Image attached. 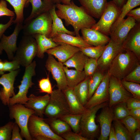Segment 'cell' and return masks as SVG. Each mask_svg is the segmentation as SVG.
Returning a JSON list of instances; mask_svg holds the SVG:
<instances>
[{
    "label": "cell",
    "mask_w": 140,
    "mask_h": 140,
    "mask_svg": "<svg viewBox=\"0 0 140 140\" xmlns=\"http://www.w3.org/2000/svg\"><path fill=\"white\" fill-rule=\"evenodd\" d=\"M20 69L3 74L0 77V84L3 87L0 90V99L4 105H9L10 99L15 95L14 84Z\"/></svg>",
    "instance_id": "13"
},
{
    "label": "cell",
    "mask_w": 140,
    "mask_h": 140,
    "mask_svg": "<svg viewBox=\"0 0 140 140\" xmlns=\"http://www.w3.org/2000/svg\"><path fill=\"white\" fill-rule=\"evenodd\" d=\"M38 86L40 93L50 95L53 91L49 75L46 78H43L38 81Z\"/></svg>",
    "instance_id": "44"
},
{
    "label": "cell",
    "mask_w": 140,
    "mask_h": 140,
    "mask_svg": "<svg viewBox=\"0 0 140 140\" xmlns=\"http://www.w3.org/2000/svg\"><path fill=\"white\" fill-rule=\"evenodd\" d=\"M69 114V107L63 91L58 89L53 90L44 115L48 118H60Z\"/></svg>",
    "instance_id": "3"
},
{
    "label": "cell",
    "mask_w": 140,
    "mask_h": 140,
    "mask_svg": "<svg viewBox=\"0 0 140 140\" xmlns=\"http://www.w3.org/2000/svg\"><path fill=\"white\" fill-rule=\"evenodd\" d=\"M114 118L112 108L110 107L108 105L102 108L97 118V121L100 124V134L98 140H108L112 123Z\"/></svg>",
    "instance_id": "17"
},
{
    "label": "cell",
    "mask_w": 140,
    "mask_h": 140,
    "mask_svg": "<svg viewBox=\"0 0 140 140\" xmlns=\"http://www.w3.org/2000/svg\"><path fill=\"white\" fill-rule=\"evenodd\" d=\"M10 17L15 16V12L7 8L6 1L1 0L0 2V17L2 16Z\"/></svg>",
    "instance_id": "48"
},
{
    "label": "cell",
    "mask_w": 140,
    "mask_h": 140,
    "mask_svg": "<svg viewBox=\"0 0 140 140\" xmlns=\"http://www.w3.org/2000/svg\"><path fill=\"white\" fill-rule=\"evenodd\" d=\"M67 99L69 107L71 114H82L87 110L79 100L73 89L68 87L62 91Z\"/></svg>",
    "instance_id": "27"
},
{
    "label": "cell",
    "mask_w": 140,
    "mask_h": 140,
    "mask_svg": "<svg viewBox=\"0 0 140 140\" xmlns=\"http://www.w3.org/2000/svg\"><path fill=\"white\" fill-rule=\"evenodd\" d=\"M128 109H132L140 108V98L133 97L129 98L126 102Z\"/></svg>",
    "instance_id": "49"
},
{
    "label": "cell",
    "mask_w": 140,
    "mask_h": 140,
    "mask_svg": "<svg viewBox=\"0 0 140 140\" xmlns=\"http://www.w3.org/2000/svg\"><path fill=\"white\" fill-rule=\"evenodd\" d=\"M106 45L93 46L80 49V50L88 57L97 60L102 54L106 48Z\"/></svg>",
    "instance_id": "38"
},
{
    "label": "cell",
    "mask_w": 140,
    "mask_h": 140,
    "mask_svg": "<svg viewBox=\"0 0 140 140\" xmlns=\"http://www.w3.org/2000/svg\"><path fill=\"white\" fill-rule=\"evenodd\" d=\"M115 4L121 9L125 4V0H113Z\"/></svg>",
    "instance_id": "56"
},
{
    "label": "cell",
    "mask_w": 140,
    "mask_h": 140,
    "mask_svg": "<svg viewBox=\"0 0 140 140\" xmlns=\"http://www.w3.org/2000/svg\"><path fill=\"white\" fill-rule=\"evenodd\" d=\"M8 2L13 7L16 18L13 24H23L24 21V9L28 0H4Z\"/></svg>",
    "instance_id": "33"
},
{
    "label": "cell",
    "mask_w": 140,
    "mask_h": 140,
    "mask_svg": "<svg viewBox=\"0 0 140 140\" xmlns=\"http://www.w3.org/2000/svg\"><path fill=\"white\" fill-rule=\"evenodd\" d=\"M32 36L37 43V52L36 56L38 58H43L46 51L59 45L54 41L52 38H48L44 35L37 34Z\"/></svg>",
    "instance_id": "26"
},
{
    "label": "cell",
    "mask_w": 140,
    "mask_h": 140,
    "mask_svg": "<svg viewBox=\"0 0 140 140\" xmlns=\"http://www.w3.org/2000/svg\"><path fill=\"white\" fill-rule=\"evenodd\" d=\"M106 102L87 109L82 114L81 119L79 134L88 140H93L97 137L99 132V126L95 122L96 113L98 111L108 105Z\"/></svg>",
    "instance_id": "5"
},
{
    "label": "cell",
    "mask_w": 140,
    "mask_h": 140,
    "mask_svg": "<svg viewBox=\"0 0 140 140\" xmlns=\"http://www.w3.org/2000/svg\"><path fill=\"white\" fill-rule=\"evenodd\" d=\"M133 18L128 16L123 19L110 34L111 39L119 44H122L131 29L137 23Z\"/></svg>",
    "instance_id": "18"
},
{
    "label": "cell",
    "mask_w": 140,
    "mask_h": 140,
    "mask_svg": "<svg viewBox=\"0 0 140 140\" xmlns=\"http://www.w3.org/2000/svg\"><path fill=\"white\" fill-rule=\"evenodd\" d=\"M80 50L78 47L64 44L48 50L46 53L54 56L59 61L63 63Z\"/></svg>",
    "instance_id": "22"
},
{
    "label": "cell",
    "mask_w": 140,
    "mask_h": 140,
    "mask_svg": "<svg viewBox=\"0 0 140 140\" xmlns=\"http://www.w3.org/2000/svg\"><path fill=\"white\" fill-rule=\"evenodd\" d=\"M131 134L140 128V122L130 115L120 121Z\"/></svg>",
    "instance_id": "40"
},
{
    "label": "cell",
    "mask_w": 140,
    "mask_h": 140,
    "mask_svg": "<svg viewBox=\"0 0 140 140\" xmlns=\"http://www.w3.org/2000/svg\"><path fill=\"white\" fill-rule=\"evenodd\" d=\"M89 57L80 50L63 63L68 68L72 67L80 71H83L85 63Z\"/></svg>",
    "instance_id": "30"
},
{
    "label": "cell",
    "mask_w": 140,
    "mask_h": 140,
    "mask_svg": "<svg viewBox=\"0 0 140 140\" xmlns=\"http://www.w3.org/2000/svg\"><path fill=\"white\" fill-rule=\"evenodd\" d=\"M82 114H69L60 119L66 122L70 126L73 132L79 134L80 124Z\"/></svg>",
    "instance_id": "36"
},
{
    "label": "cell",
    "mask_w": 140,
    "mask_h": 140,
    "mask_svg": "<svg viewBox=\"0 0 140 140\" xmlns=\"http://www.w3.org/2000/svg\"><path fill=\"white\" fill-rule=\"evenodd\" d=\"M9 116L14 119L15 122L20 130V134L26 140H32L28 129V124L30 116L35 114L34 111L26 107L23 104L16 103L9 106Z\"/></svg>",
    "instance_id": "9"
},
{
    "label": "cell",
    "mask_w": 140,
    "mask_h": 140,
    "mask_svg": "<svg viewBox=\"0 0 140 140\" xmlns=\"http://www.w3.org/2000/svg\"><path fill=\"white\" fill-rule=\"evenodd\" d=\"M132 140H140V129H138L131 134Z\"/></svg>",
    "instance_id": "55"
},
{
    "label": "cell",
    "mask_w": 140,
    "mask_h": 140,
    "mask_svg": "<svg viewBox=\"0 0 140 140\" xmlns=\"http://www.w3.org/2000/svg\"><path fill=\"white\" fill-rule=\"evenodd\" d=\"M4 66V62L2 61L1 59H0V71H3Z\"/></svg>",
    "instance_id": "57"
},
{
    "label": "cell",
    "mask_w": 140,
    "mask_h": 140,
    "mask_svg": "<svg viewBox=\"0 0 140 140\" xmlns=\"http://www.w3.org/2000/svg\"><path fill=\"white\" fill-rule=\"evenodd\" d=\"M0 1H1V0H0Z\"/></svg>",
    "instance_id": "61"
},
{
    "label": "cell",
    "mask_w": 140,
    "mask_h": 140,
    "mask_svg": "<svg viewBox=\"0 0 140 140\" xmlns=\"http://www.w3.org/2000/svg\"><path fill=\"white\" fill-rule=\"evenodd\" d=\"M121 12V9L113 1L108 2L100 20L91 28L107 36L110 35L112 26Z\"/></svg>",
    "instance_id": "10"
},
{
    "label": "cell",
    "mask_w": 140,
    "mask_h": 140,
    "mask_svg": "<svg viewBox=\"0 0 140 140\" xmlns=\"http://www.w3.org/2000/svg\"><path fill=\"white\" fill-rule=\"evenodd\" d=\"M44 120L49 125L52 130L60 136L66 132L71 131V129L69 125L60 118H44Z\"/></svg>",
    "instance_id": "32"
},
{
    "label": "cell",
    "mask_w": 140,
    "mask_h": 140,
    "mask_svg": "<svg viewBox=\"0 0 140 140\" xmlns=\"http://www.w3.org/2000/svg\"><path fill=\"white\" fill-rule=\"evenodd\" d=\"M124 80L138 83H140V65H138L123 79Z\"/></svg>",
    "instance_id": "45"
},
{
    "label": "cell",
    "mask_w": 140,
    "mask_h": 140,
    "mask_svg": "<svg viewBox=\"0 0 140 140\" xmlns=\"http://www.w3.org/2000/svg\"><path fill=\"white\" fill-rule=\"evenodd\" d=\"M110 75L108 73L104 74L103 78L94 94L84 106L87 109L109 102L108 87Z\"/></svg>",
    "instance_id": "16"
},
{
    "label": "cell",
    "mask_w": 140,
    "mask_h": 140,
    "mask_svg": "<svg viewBox=\"0 0 140 140\" xmlns=\"http://www.w3.org/2000/svg\"><path fill=\"white\" fill-rule=\"evenodd\" d=\"M24 24L22 29L24 35L39 34L50 38L52 19L49 11L42 13Z\"/></svg>",
    "instance_id": "6"
},
{
    "label": "cell",
    "mask_w": 140,
    "mask_h": 140,
    "mask_svg": "<svg viewBox=\"0 0 140 140\" xmlns=\"http://www.w3.org/2000/svg\"><path fill=\"white\" fill-rule=\"evenodd\" d=\"M28 97L25 106L33 110L35 114L43 118L45 110L49 101L50 95L47 94L43 96H37L31 94Z\"/></svg>",
    "instance_id": "21"
},
{
    "label": "cell",
    "mask_w": 140,
    "mask_h": 140,
    "mask_svg": "<svg viewBox=\"0 0 140 140\" xmlns=\"http://www.w3.org/2000/svg\"><path fill=\"white\" fill-rule=\"evenodd\" d=\"M87 13L93 17L99 19L108 2L107 0H79Z\"/></svg>",
    "instance_id": "23"
},
{
    "label": "cell",
    "mask_w": 140,
    "mask_h": 140,
    "mask_svg": "<svg viewBox=\"0 0 140 140\" xmlns=\"http://www.w3.org/2000/svg\"><path fill=\"white\" fill-rule=\"evenodd\" d=\"M55 6L58 16L64 20L66 26H73L76 36H80L79 31L81 29L90 28L96 23L82 6H77L73 1L68 4L57 3Z\"/></svg>",
    "instance_id": "1"
},
{
    "label": "cell",
    "mask_w": 140,
    "mask_h": 140,
    "mask_svg": "<svg viewBox=\"0 0 140 140\" xmlns=\"http://www.w3.org/2000/svg\"><path fill=\"white\" fill-rule=\"evenodd\" d=\"M126 16L133 18L137 22H140V8L131 10L127 13Z\"/></svg>",
    "instance_id": "52"
},
{
    "label": "cell",
    "mask_w": 140,
    "mask_h": 140,
    "mask_svg": "<svg viewBox=\"0 0 140 140\" xmlns=\"http://www.w3.org/2000/svg\"><path fill=\"white\" fill-rule=\"evenodd\" d=\"M138 60L133 52L123 48L113 60L107 73L121 80L139 64Z\"/></svg>",
    "instance_id": "2"
},
{
    "label": "cell",
    "mask_w": 140,
    "mask_h": 140,
    "mask_svg": "<svg viewBox=\"0 0 140 140\" xmlns=\"http://www.w3.org/2000/svg\"><path fill=\"white\" fill-rule=\"evenodd\" d=\"M104 75L102 72H96L90 77L88 82V100L92 96L103 79Z\"/></svg>",
    "instance_id": "37"
},
{
    "label": "cell",
    "mask_w": 140,
    "mask_h": 140,
    "mask_svg": "<svg viewBox=\"0 0 140 140\" xmlns=\"http://www.w3.org/2000/svg\"><path fill=\"white\" fill-rule=\"evenodd\" d=\"M108 92V106L110 108L118 103L126 102L129 98L133 97L123 87L121 80L111 76L109 78Z\"/></svg>",
    "instance_id": "11"
},
{
    "label": "cell",
    "mask_w": 140,
    "mask_h": 140,
    "mask_svg": "<svg viewBox=\"0 0 140 140\" xmlns=\"http://www.w3.org/2000/svg\"><path fill=\"white\" fill-rule=\"evenodd\" d=\"M15 123L9 122L0 127V140H10L12 128Z\"/></svg>",
    "instance_id": "43"
},
{
    "label": "cell",
    "mask_w": 140,
    "mask_h": 140,
    "mask_svg": "<svg viewBox=\"0 0 140 140\" xmlns=\"http://www.w3.org/2000/svg\"><path fill=\"white\" fill-rule=\"evenodd\" d=\"M90 77H87L73 88L75 96L84 106L88 100V82Z\"/></svg>",
    "instance_id": "31"
},
{
    "label": "cell",
    "mask_w": 140,
    "mask_h": 140,
    "mask_svg": "<svg viewBox=\"0 0 140 140\" xmlns=\"http://www.w3.org/2000/svg\"><path fill=\"white\" fill-rule=\"evenodd\" d=\"M60 136L64 140H88L79 134L72 132L71 131L66 132L61 135Z\"/></svg>",
    "instance_id": "47"
},
{
    "label": "cell",
    "mask_w": 140,
    "mask_h": 140,
    "mask_svg": "<svg viewBox=\"0 0 140 140\" xmlns=\"http://www.w3.org/2000/svg\"><path fill=\"white\" fill-rule=\"evenodd\" d=\"M71 0H61V2L65 4H68L70 3Z\"/></svg>",
    "instance_id": "58"
},
{
    "label": "cell",
    "mask_w": 140,
    "mask_h": 140,
    "mask_svg": "<svg viewBox=\"0 0 140 140\" xmlns=\"http://www.w3.org/2000/svg\"><path fill=\"white\" fill-rule=\"evenodd\" d=\"M15 16L10 17L8 22L6 24H0V40L4 33L11 25L13 24Z\"/></svg>",
    "instance_id": "51"
},
{
    "label": "cell",
    "mask_w": 140,
    "mask_h": 140,
    "mask_svg": "<svg viewBox=\"0 0 140 140\" xmlns=\"http://www.w3.org/2000/svg\"><path fill=\"white\" fill-rule=\"evenodd\" d=\"M98 68L97 60L92 58H89L84 65V71L87 77L92 75Z\"/></svg>",
    "instance_id": "42"
},
{
    "label": "cell",
    "mask_w": 140,
    "mask_h": 140,
    "mask_svg": "<svg viewBox=\"0 0 140 140\" xmlns=\"http://www.w3.org/2000/svg\"><path fill=\"white\" fill-rule=\"evenodd\" d=\"M28 129L32 140H64L52 130L43 118L35 114L32 115L29 118Z\"/></svg>",
    "instance_id": "4"
},
{
    "label": "cell",
    "mask_w": 140,
    "mask_h": 140,
    "mask_svg": "<svg viewBox=\"0 0 140 140\" xmlns=\"http://www.w3.org/2000/svg\"><path fill=\"white\" fill-rule=\"evenodd\" d=\"M52 39L58 45L67 44L80 48L93 46L87 43L82 37L75 36L65 33H58Z\"/></svg>",
    "instance_id": "24"
},
{
    "label": "cell",
    "mask_w": 140,
    "mask_h": 140,
    "mask_svg": "<svg viewBox=\"0 0 140 140\" xmlns=\"http://www.w3.org/2000/svg\"><path fill=\"white\" fill-rule=\"evenodd\" d=\"M11 140H23L19 132V128L18 125L15 122L12 130Z\"/></svg>",
    "instance_id": "50"
},
{
    "label": "cell",
    "mask_w": 140,
    "mask_h": 140,
    "mask_svg": "<svg viewBox=\"0 0 140 140\" xmlns=\"http://www.w3.org/2000/svg\"><path fill=\"white\" fill-rule=\"evenodd\" d=\"M122 83L125 89L130 93L133 97L140 98V85L139 83L121 80Z\"/></svg>",
    "instance_id": "41"
},
{
    "label": "cell",
    "mask_w": 140,
    "mask_h": 140,
    "mask_svg": "<svg viewBox=\"0 0 140 140\" xmlns=\"http://www.w3.org/2000/svg\"><path fill=\"white\" fill-rule=\"evenodd\" d=\"M36 61H34L25 67L21 84L18 86V92L10 99L8 106L16 103L24 104L27 102L29 99L27 96L29 90L34 84L32 82V77L36 75Z\"/></svg>",
    "instance_id": "8"
},
{
    "label": "cell",
    "mask_w": 140,
    "mask_h": 140,
    "mask_svg": "<svg viewBox=\"0 0 140 140\" xmlns=\"http://www.w3.org/2000/svg\"><path fill=\"white\" fill-rule=\"evenodd\" d=\"M55 9V5L49 11L52 19V30L50 38H52L59 33H65L73 36H75L74 31L68 30L64 26L61 19L56 14Z\"/></svg>",
    "instance_id": "28"
},
{
    "label": "cell",
    "mask_w": 140,
    "mask_h": 140,
    "mask_svg": "<svg viewBox=\"0 0 140 140\" xmlns=\"http://www.w3.org/2000/svg\"><path fill=\"white\" fill-rule=\"evenodd\" d=\"M14 31L10 35L7 36L4 34L0 40V55L2 54V51L6 53L8 59L13 60L14 54L17 49V41L19 33L22 30L23 24L16 23Z\"/></svg>",
    "instance_id": "14"
},
{
    "label": "cell",
    "mask_w": 140,
    "mask_h": 140,
    "mask_svg": "<svg viewBox=\"0 0 140 140\" xmlns=\"http://www.w3.org/2000/svg\"><path fill=\"white\" fill-rule=\"evenodd\" d=\"M37 46L36 41L32 36L24 35L20 41L13 60H17L20 66L29 65L36 56Z\"/></svg>",
    "instance_id": "7"
},
{
    "label": "cell",
    "mask_w": 140,
    "mask_h": 140,
    "mask_svg": "<svg viewBox=\"0 0 140 140\" xmlns=\"http://www.w3.org/2000/svg\"><path fill=\"white\" fill-rule=\"evenodd\" d=\"M140 22L131 29L123 44L124 48L133 52L139 59L140 56Z\"/></svg>",
    "instance_id": "19"
},
{
    "label": "cell",
    "mask_w": 140,
    "mask_h": 140,
    "mask_svg": "<svg viewBox=\"0 0 140 140\" xmlns=\"http://www.w3.org/2000/svg\"><path fill=\"white\" fill-rule=\"evenodd\" d=\"M48 55L45 67L56 81L58 89L63 91L68 87L63 68L64 65L62 63L56 60L53 55Z\"/></svg>",
    "instance_id": "12"
},
{
    "label": "cell",
    "mask_w": 140,
    "mask_h": 140,
    "mask_svg": "<svg viewBox=\"0 0 140 140\" xmlns=\"http://www.w3.org/2000/svg\"><path fill=\"white\" fill-rule=\"evenodd\" d=\"M3 71L10 72L19 69L20 65L19 62L16 60L13 59L9 61L5 60L4 62Z\"/></svg>",
    "instance_id": "46"
},
{
    "label": "cell",
    "mask_w": 140,
    "mask_h": 140,
    "mask_svg": "<svg viewBox=\"0 0 140 140\" xmlns=\"http://www.w3.org/2000/svg\"><path fill=\"white\" fill-rule=\"evenodd\" d=\"M4 74V72L3 71H0V75H3Z\"/></svg>",
    "instance_id": "60"
},
{
    "label": "cell",
    "mask_w": 140,
    "mask_h": 140,
    "mask_svg": "<svg viewBox=\"0 0 140 140\" xmlns=\"http://www.w3.org/2000/svg\"><path fill=\"white\" fill-rule=\"evenodd\" d=\"M114 118L120 121L129 115V110L127 107L126 102L118 103L114 106L113 109Z\"/></svg>",
    "instance_id": "39"
},
{
    "label": "cell",
    "mask_w": 140,
    "mask_h": 140,
    "mask_svg": "<svg viewBox=\"0 0 140 140\" xmlns=\"http://www.w3.org/2000/svg\"><path fill=\"white\" fill-rule=\"evenodd\" d=\"M32 6L31 13L24 22V24L43 13L49 12L55 4L50 0H28Z\"/></svg>",
    "instance_id": "25"
},
{
    "label": "cell",
    "mask_w": 140,
    "mask_h": 140,
    "mask_svg": "<svg viewBox=\"0 0 140 140\" xmlns=\"http://www.w3.org/2000/svg\"><path fill=\"white\" fill-rule=\"evenodd\" d=\"M123 48L122 44H118L110 39L97 60L98 68L101 72L108 69L113 60Z\"/></svg>",
    "instance_id": "15"
},
{
    "label": "cell",
    "mask_w": 140,
    "mask_h": 140,
    "mask_svg": "<svg viewBox=\"0 0 140 140\" xmlns=\"http://www.w3.org/2000/svg\"><path fill=\"white\" fill-rule=\"evenodd\" d=\"M108 140H117L116 133L113 125H112L109 132Z\"/></svg>",
    "instance_id": "54"
},
{
    "label": "cell",
    "mask_w": 140,
    "mask_h": 140,
    "mask_svg": "<svg viewBox=\"0 0 140 140\" xmlns=\"http://www.w3.org/2000/svg\"><path fill=\"white\" fill-rule=\"evenodd\" d=\"M68 87L73 88L76 86L84 80L87 77L84 71H79L76 69H69L63 67Z\"/></svg>",
    "instance_id": "29"
},
{
    "label": "cell",
    "mask_w": 140,
    "mask_h": 140,
    "mask_svg": "<svg viewBox=\"0 0 140 140\" xmlns=\"http://www.w3.org/2000/svg\"><path fill=\"white\" fill-rule=\"evenodd\" d=\"M54 4L61 3V0H50Z\"/></svg>",
    "instance_id": "59"
},
{
    "label": "cell",
    "mask_w": 140,
    "mask_h": 140,
    "mask_svg": "<svg viewBox=\"0 0 140 140\" xmlns=\"http://www.w3.org/2000/svg\"><path fill=\"white\" fill-rule=\"evenodd\" d=\"M81 30L83 39L92 46L106 45L110 39L108 36L91 28H83Z\"/></svg>",
    "instance_id": "20"
},
{
    "label": "cell",
    "mask_w": 140,
    "mask_h": 140,
    "mask_svg": "<svg viewBox=\"0 0 140 140\" xmlns=\"http://www.w3.org/2000/svg\"><path fill=\"white\" fill-rule=\"evenodd\" d=\"M113 121L117 140H131V134L121 121L115 118Z\"/></svg>",
    "instance_id": "35"
},
{
    "label": "cell",
    "mask_w": 140,
    "mask_h": 140,
    "mask_svg": "<svg viewBox=\"0 0 140 140\" xmlns=\"http://www.w3.org/2000/svg\"><path fill=\"white\" fill-rule=\"evenodd\" d=\"M129 115L140 122V108L129 110Z\"/></svg>",
    "instance_id": "53"
},
{
    "label": "cell",
    "mask_w": 140,
    "mask_h": 140,
    "mask_svg": "<svg viewBox=\"0 0 140 140\" xmlns=\"http://www.w3.org/2000/svg\"><path fill=\"white\" fill-rule=\"evenodd\" d=\"M140 5V0H128L121 9V12L117 19L113 25L110 33L123 19L127 13L135 7Z\"/></svg>",
    "instance_id": "34"
}]
</instances>
